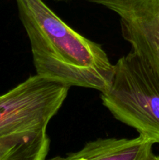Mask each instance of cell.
Instances as JSON below:
<instances>
[{"instance_id": "obj_6", "label": "cell", "mask_w": 159, "mask_h": 160, "mask_svg": "<svg viewBox=\"0 0 159 160\" xmlns=\"http://www.w3.org/2000/svg\"><path fill=\"white\" fill-rule=\"evenodd\" d=\"M50 143L47 131L0 138V160H45Z\"/></svg>"}, {"instance_id": "obj_1", "label": "cell", "mask_w": 159, "mask_h": 160, "mask_svg": "<svg viewBox=\"0 0 159 160\" xmlns=\"http://www.w3.org/2000/svg\"><path fill=\"white\" fill-rule=\"evenodd\" d=\"M36 74L66 87L103 92L114 73L101 45L75 31L44 0H16Z\"/></svg>"}, {"instance_id": "obj_2", "label": "cell", "mask_w": 159, "mask_h": 160, "mask_svg": "<svg viewBox=\"0 0 159 160\" xmlns=\"http://www.w3.org/2000/svg\"><path fill=\"white\" fill-rule=\"evenodd\" d=\"M101 99L114 118L159 144V80L132 50L114 64L112 82Z\"/></svg>"}, {"instance_id": "obj_3", "label": "cell", "mask_w": 159, "mask_h": 160, "mask_svg": "<svg viewBox=\"0 0 159 160\" xmlns=\"http://www.w3.org/2000/svg\"><path fill=\"white\" fill-rule=\"evenodd\" d=\"M70 88L35 74L0 95V138L47 131Z\"/></svg>"}, {"instance_id": "obj_7", "label": "cell", "mask_w": 159, "mask_h": 160, "mask_svg": "<svg viewBox=\"0 0 159 160\" xmlns=\"http://www.w3.org/2000/svg\"><path fill=\"white\" fill-rule=\"evenodd\" d=\"M51 1H55V2H69V1H71V0H51Z\"/></svg>"}, {"instance_id": "obj_5", "label": "cell", "mask_w": 159, "mask_h": 160, "mask_svg": "<svg viewBox=\"0 0 159 160\" xmlns=\"http://www.w3.org/2000/svg\"><path fill=\"white\" fill-rule=\"evenodd\" d=\"M152 141L139 135L134 138H98L87 142L81 149L69 152L65 157L52 159L65 160H157L153 152Z\"/></svg>"}, {"instance_id": "obj_4", "label": "cell", "mask_w": 159, "mask_h": 160, "mask_svg": "<svg viewBox=\"0 0 159 160\" xmlns=\"http://www.w3.org/2000/svg\"><path fill=\"white\" fill-rule=\"evenodd\" d=\"M115 12L122 36L159 80V0H85Z\"/></svg>"}]
</instances>
